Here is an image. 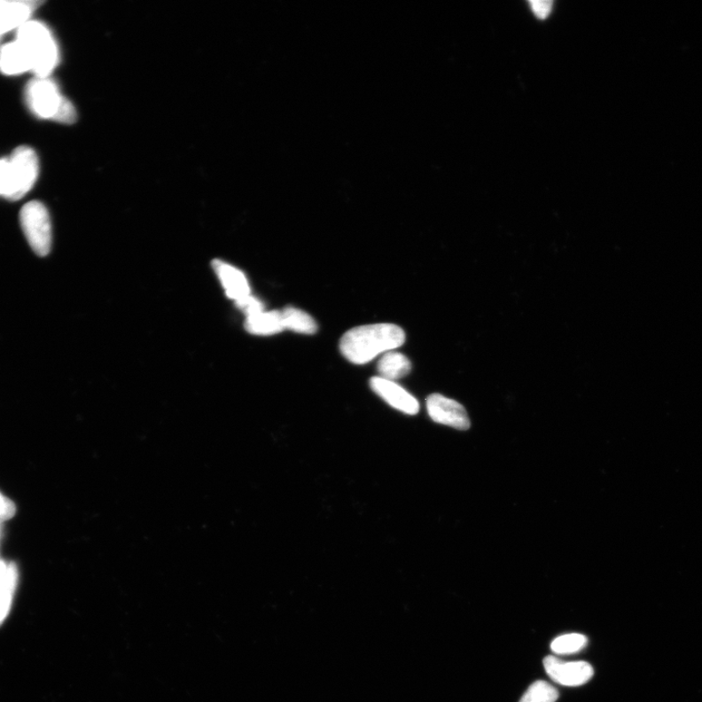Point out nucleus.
Segmentation results:
<instances>
[{"instance_id": "obj_18", "label": "nucleus", "mask_w": 702, "mask_h": 702, "mask_svg": "<svg viewBox=\"0 0 702 702\" xmlns=\"http://www.w3.org/2000/svg\"><path fill=\"white\" fill-rule=\"evenodd\" d=\"M12 191V177H10V165L8 159L0 160V197L9 199Z\"/></svg>"}, {"instance_id": "obj_20", "label": "nucleus", "mask_w": 702, "mask_h": 702, "mask_svg": "<svg viewBox=\"0 0 702 702\" xmlns=\"http://www.w3.org/2000/svg\"><path fill=\"white\" fill-rule=\"evenodd\" d=\"M16 514L15 503L0 492V521L13 519Z\"/></svg>"}, {"instance_id": "obj_15", "label": "nucleus", "mask_w": 702, "mask_h": 702, "mask_svg": "<svg viewBox=\"0 0 702 702\" xmlns=\"http://www.w3.org/2000/svg\"><path fill=\"white\" fill-rule=\"evenodd\" d=\"M281 314L285 330L306 335H314L318 330L316 320L304 310L288 307Z\"/></svg>"}, {"instance_id": "obj_6", "label": "nucleus", "mask_w": 702, "mask_h": 702, "mask_svg": "<svg viewBox=\"0 0 702 702\" xmlns=\"http://www.w3.org/2000/svg\"><path fill=\"white\" fill-rule=\"evenodd\" d=\"M543 667L546 675L562 686H581L594 675L593 667L585 661H564L549 656L543 659Z\"/></svg>"}, {"instance_id": "obj_14", "label": "nucleus", "mask_w": 702, "mask_h": 702, "mask_svg": "<svg viewBox=\"0 0 702 702\" xmlns=\"http://www.w3.org/2000/svg\"><path fill=\"white\" fill-rule=\"evenodd\" d=\"M412 363L402 353L392 350L385 354L378 363V372L380 378L392 380L402 378L411 372Z\"/></svg>"}, {"instance_id": "obj_1", "label": "nucleus", "mask_w": 702, "mask_h": 702, "mask_svg": "<svg viewBox=\"0 0 702 702\" xmlns=\"http://www.w3.org/2000/svg\"><path fill=\"white\" fill-rule=\"evenodd\" d=\"M402 328L382 324L359 326L341 337L339 350L351 363L363 365L378 355L395 350L405 343Z\"/></svg>"}, {"instance_id": "obj_5", "label": "nucleus", "mask_w": 702, "mask_h": 702, "mask_svg": "<svg viewBox=\"0 0 702 702\" xmlns=\"http://www.w3.org/2000/svg\"><path fill=\"white\" fill-rule=\"evenodd\" d=\"M12 191L9 200H19L34 188L39 173V163L35 152L29 146H19L8 159Z\"/></svg>"}, {"instance_id": "obj_22", "label": "nucleus", "mask_w": 702, "mask_h": 702, "mask_svg": "<svg viewBox=\"0 0 702 702\" xmlns=\"http://www.w3.org/2000/svg\"><path fill=\"white\" fill-rule=\"evenodd\" d=\"M0 522H2V521H0ZM0 531H2V529H0Z\"/></svg>"}, {"instance_id": "obj_19", "label": "nucleus", "mask_w": 702, "mask_h": 702, "mask_svg": "<svg viewBox=\"0 0 702 702\" xmlns=\"http://www.w3.org/2000/svg\"><path fill=\"white\" fill-rule=\"evenodd\" d=\"M237 306L242 311H244V314H246V316L256 315L258 312L265 310L263 309L265 308H263L262 302L252 295L246 300L238 302Z\"/></svg>"}, {"instance_id": "obj_8", "label": "nucleus", "mask_w": 702, "mask_h": 702, "mask_svg": "<svg viewBox=\"0 0 702 702\" xmlns=\"http://www.w3.org/2000/svg\"><path fill=\"white\" fill-rule=\"evenodd\" d=\"M370 387L373 392L385 402L398 410V411L408 415H416L419 411L417 400L410 394L406 389L400 386L392 380L380 377H374L370 379Z\"/></svg>"}, {"instance_id": "obj_4", "label": "nucleus", "mask_w": 702, "mask_h": 702, "mask_svg": "<svg viewBox=\"0 0 702 702\" xmlns=\"http://www.w3.org/2000/svg\"><path fill=\"white\" fill-rule=\"evenodd\" d=\"M20 223L36 255L47 256L52 247V223L45 205L39 201L27 202L20 212Z\"/></svg>"}, {"instance_id": "obj_13", "label": "nucleus", "mask_w": 702, "mask_h": 702, "mask_svg": "<svg viewBox=\"0 0 702 702\" xmlns=\"http://www.w3.org/2000/svg\"><path fill=\"white\" fill-rule=\"evenodd\" d=\"M246 329L250 334L258 336H271L285 331L281 311H261L256 315L247 316Z\"/></svg>"}, {"instance_id": "obj_9", "label": "nucleus", "mask_w": 702, "mask_h": 702, "mask_svg": "<svg viewBox=\"0 0 702 702\" xmlns=\"http://www.w3.org/2000/svg\"><path fill=\"white\" fill-rule=\"evenodd\" d=\"M42 3L35 0H0V41L4 35L31 21Z\"/></svg>"}, {"instance_id": "obj_17", "label": "nucleus", "mask_w": 702, "mask_h": 702, "mask_svg": "<svg viewBox=\"0 0 702 702\" xmlns=\"http://www.w3.org/2000/svg\"><path fill=\"white\" fill-rule=\"evenodd\" d=\"M559 692L550 682L540 680L532 684L519 702H556Z\"/></svg>"}, {"instance_id": "obj_10", "label": "nucleus", "mask_w": 702, "mask_h": 702, "mask_svg": "<svg viewBox=\"0 0 702 702\" xmlns=\"http://www.w3.org/2000/svg\"><path fill=\"white\" fill-rule=\"evenodd\" d=\"M213 268L226 290L227 296L236 300L237 304L251 296L248 280L241 270L220 260L213 261Z\"/></svg>"}, {"instance_id": "obj_21", "label": "nucleus", "mask_w": 702, "mask_h": 702, "mask_svg": "<svg viewBox=\"0 0 702 702\" xmlns=\"http://www.w3.org/2000/svg\"><path fill=\"white\" fill-rule=\"evenodd\" d=\"M529 4L533 12L539 19L549 17L553 5L551 0H532Z\"/></svg>"}, {"instance_id": "obj_16", "label": "nucleus", "mask_w": 702, "mask_h": 702, "mask_svg": "<svg viewBox=\"0 0 702 702\" xmlns=\"http://www.w3.org/2000/svg\"><path fill=\"white\" fill-rule=\"evenodd\" d=\"M588 642V637L582 634H566V636L553 640L551 651L556 655H571V653L578 652L587 647Z\"/></svg>"}, {"instance_id": "obj_11", "label": "nucleus", "mask_w": 702, "mask_h": 702, "mask_svg": "<svg viewBox=\"0 0 702 702\" xmlns=\"http://www.w3.org/2000/svg\"><path fill=\"white\" fill-rule=\"evenodd\" d=\"M27 72H32V66L21 44L15 41L0 46V73L18 75Z\"/></svg>"}, {"instance_id": "obj_3", "label": "nucleus", "mask_w": 702, "mask_h": 702, "mask_svg": "<svg viewBox=\"0 0 702 702\" xmlns=\"http://www.w3.org/2000/svg\"><path fill=\"white\" fill-rule=\"evenodd\" d=\"M16 41L24 47L35 76L49 77L60 61V52L51 29L31 20L18 29Z\"/></svg>"}, {"instance_id": "obj_2", "label": "nucleus", "mask_w": 702, "mask_h": 702, "mask_svg": "<svg viewBox=\"0 0 702 702\" xmlns=\"http://www.w3.org/2000/svg\"><path fill=\"white\" fill-rule=\"evenodd\" d=\"M25 100L39 119L73 124L77 120L75 107L64 97L51 77H35L27 84Z\"/></svg>"}, {"instance_id": "obj_7", "label": "nucleus", "mask_w": 702, "mask_h": 702, "mask_svg": "<svg viewBox=\"0 0 702 702\" xmlns=\"http://www.w3.org/2000/svg\"><path fill=\"white\" fill-rule=\"evenodd\" d=\"M426 408L429 417L437 424L460 431H467L471 427V419L465 408L453 399L434 394L427 397Z\"/></svg>"}, {"instance_id": "obj_12", "label": "nucleus", "mask_w": 702, "mask_h": 702, "mask_svg": "<svg viewBox=\"0 0 702 702\" xmlns=\"http://www.w3.org/2000/svg\"><path fill=\"white\" fill-rule=\"evenodd\" d=\"M18 578L15 564L0 560V624L4 622L12 611Z\"/></svg>"}]
</instances>
